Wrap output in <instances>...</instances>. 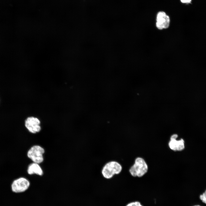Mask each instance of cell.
I'll use <instances>...</instances> for the list:
<instances>
[{
    "instance_id": "obj_9",
    "label": "cell",
    "mask_w": 206,
    "mask_h": 206,
    "mask_svg": "<svg viewBox=\"0 0 206 206\" xmlns=\"http://www.w3.org/2000/svg\"><path fill=\"white\" fill-rule=\"evenodd\" d=\"M126 206H143L139 201H132L127 204Z\"/></svg>"
},
{
    "instance_id": "obj_11",
    "label": "cell",
    "mask_w": 206,
    "mask_h": 206,
    "mask_svg": "<svg viewBox=\"0 0 206 206\" xmlns=\"http://www.w3.org/2000/svg\"><path fill=\"white\" fill-rule=\"evenodd\" d=\"M182 2L185 3L187 2H189L191 0H181Z\"/></svg>"
},
{
    "instance_id": "obj_8",
    "label": "cell",
    "mask_w": 206,
    "mask_h": 206,
    "mask_svg": "<svg viewBox=\"0 0 206 206\" xmlns=\"http://www.w3.org/2000/svg\"><path fill=\"white\" fill-rule=\"evenodd\" d=\"M27 171L29 175L35 174L42 176L43 174V171L39 164L35 163L33 162L28 165Z\"/></svg>"
},
{
    "instance_id": "obj_2",
    "label": "cell",
    "mask_w": 206,
    "mask_h": 206,
    "mask_svg": "<svg viewBox=\"0 0 206 206\" xmlns=\"http://www.w3.org/2000/svg\"><path fill=\"white\" fill-rule=\"evenodd\" d=\"M148 170V166L144 160L139 157L135 159L133 163L129 168L128 172L133 177H140L146 173Z\"/></svg>"
},
{
    "instance_id": "obj_7",
    "label": "cell",
    "mask_w": 206,
    "mask_h": 206,
    "mask_svg": "<svg viewBox=\"0 0 206 206\" xmlns=\"http://www.w3.org/2000/svg\"><path fill=\"white\" fill-rule=\"evenodd\" d=\"M170 22L169 17L163 11L159 12L157 15L156 25L160 30L168 28Z\"/></svg>"
},
{
    "instance_id": "obj_5",
    "label": "cell",
    "mask_w": 206,
    "mask_h": 206,
    "mask_svg": "<svg viewBox=\"0 0 206 206\" xmlns=\"http://www.w3.org/2000/svg\"><path fill=\"white\" fill-rule=\"evenodd\" d=\"M40 122L36 117H29L25 121V126L30 132L35 134L39 132L41 130Z\"/></svg>"
},
{
    "instance_id": "obj_10",
    "label": "cell",
    "mask_w": 206,
    "mask_h": 206,
    "mask_svg": "<svg viewBox=\"0 0 206 206\" xmlns=\"http://www.w3.org/2000/svg\"><path fill=\"white\" fill-rule=\"evenodd\" d=\"M199 198L203 203L206 204V189L200 195Z\"/></svg>"
},
{
    "instance_id": "obj_4",
    "label": "cell",
    "mask_w": 206,
    "mask_h": 206,
    "mask_svg": "<svg viewBox=\"0 0 206 206\" xmlns=\"http://www.w3.org/2000/svg\"><path fill=\"white\" fill-rule=\"evenodd\" d=\"M30 185L29 181L23 177H20L14 179L11 185L12 191L16 193L25 192L29 188Z\"/></svg>"
},
{
    "instance_id": "obj_3",
    "label": "cell",
    "mask_w": 206,
    "mask_h": 206,
    "mask_svg": "<svg viewBox=\"0 0 206 206\" xmlns=\"http://www.w3.org/2000/svg\"><path fill=\"white\" fill-rule=\"evenodd\" d=\"M44 149L39 145H34L31 146L27 153V157L33 163L40 164L44 160L43 154Z\"/></svg>"
},
{
    "instance_id": "obj_1",
    "label": "cell",
    "mask_w": 206,
    "mask_h": 206,
    "mask_svg": "<svg viewBox=\"0 0 206 206\" xmlns=\"http://www.w3.org/2000/svg\"><path fill=\"white\" fill-rule=\"evenodd\" d=\"M122 170V167L119 162L112 160L106 163L101 171L103 177L106 179H112L116 175L119 174Z\"/></svg>"
},
{
    "instance_id": "obj_12",
    "label": "cell",
    "mask_w": 206,
    "mask_h": 206,
    "mask_svg": "<svg viewBox=\"0 0 206 206\" xmlns=\"http://www.w3.org/2000/svg\"><path fill=\"white\" fill-rule=\"evenodd\" d=\"M193 206H201L200 205H195Z\"/></svg>"
},
{
    "instance_id": "obj_6",
    "label": "cell",
    "mask_w": 206,
    "mask_h": 206,
    "mask_svg": "<svg viewBox=\"0 0 206 206\" xmlns=\"http://www.w3.org/2000/svg\"><path fill=\"white\" fill-rule=\"evenodd\" d=\"M178 135L176 134L172 135L169 142V146L171 150L174 151H181L185 148V141L183 138L177 140Z\"/></svg>"
}]
</instances>
